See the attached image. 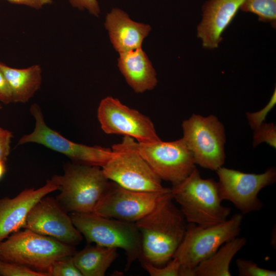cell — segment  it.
Returning a JSON list of instances; mask_svg holds the SVG:
<instances>
[{
  "label": "cell",
  "mask_w": 276,
  "mask_h": 276,
  "mask_svg": "<svg viewBox=\"0 0 276 276\" xmlns=\"http://www.w3.org/2000/svg\"><path fill=\"white\" fill-rule=\"evenodd\" d=\"M172 200L171 192L153 210L134 223L142 239V256L139 260L161 266L173 258L187 226L183 215Z\"/></svg>",
  "instance_id": "6da1fadb"
},
{
  "label": "cell",
  "mask_w": 276,
  "mask_h": 276,
  "mask_svg": "<svg viewBox=\"0 0 276 276\" xmlns=\"http://www.w3.org/2000/svg\"><path fill=\"white\" fill-rule=\"evenodd\" d=\"M171 192L189 223L209 227L225 221L231 213L230 208L221 204L217 182L202 178L196 168L183 180L173 186Z\"/></svg>",
  "instance_id": "7a4b0ae2"
},
{
  "label": "cell",
  "mask_w": 276,
  "mask_h": 276,
  "mask_svg": "<svg viewBox=\"0 0 276 276\" xmlns=\"http://www.w3.org/2000/svg\"><path fill=\"white\" fill-rule=\"evenodd\" d=\"M51 179L59 187L57 201L71 213H93L110 184L101 167L73 162L65 164L63 174Z\"/></svg>",
  "instance_id": "3957f363"
},
{
  "label": "cell",
  "mask_w": 276,
  "mask_h": 276,
  "mask_svg": "<svg viewBox=\"0 0 276 276\" xmlns=\"http://www.w3.org/2000/svg\"><path fill=\"white\" fill-rule=\"evenodd\" d=\"M76 252L74 246L28 229L15 232L0 242V260L48 274L55 261Z\"/></svg>",
  "instance_id": "277c9868"
},
{
  "label": "cell",
  "mask_w": 276,
  "mask_h": 276,
  "mask_svg": "<svg viewBox=\"0 0 276 276\" xmlns=\"http://www.w3.org/2000/svg\"><path fill=\"white\" fill-rule=\"evenodd\" d=\"M70 216L75 226L88 243L124 250L127 269L141 258V236L134 223L103 217L94 213H71Z\"/></svg>",
  "instance_id": "5b68a950"
},
{
  "label": "cell",
  "mask_w": 276,
  "mask_h": 276,
  "mask_svg": "<svg viewBox=\"0 0 276 276\" xmlns=\"http://www.w3.org/2000/svg\"><path fill=\"white\" fill-rule=\"evenodd\" d=\"M242 220V214L238 213L229 220L211 226L203 227L195 224L187 226L173 257L180 263L179 276H194V270L201 262L239 235Z\"/></svg>",
  "instance_id": "8992f818"
},
{
  "label": "cell",
  "mask_w": 276,
  "mask_h": 276,
  "mask_svg": "<svg viewBox=\"0 0 276 276\" xmlns=\"http://www.w3.org/2000/svg\"><path fill=\"white\" fill-rule=\"evenodd\" d=\"M134 139L124 136L121 143L112 146L113 155L101 168L108 180L133 191L161 192V179L141 156L133 145Z\"/></svg>",
  "instance_id": "52a82bcc"
},
{
  "label": "cell",
  "mask_w": 276,
  "mask_h": 276,
  "mask_svg": "<svg viewBox=\"0 0 276 276\" xmlns=\"http://www.w3.org/2000/svg\"><path fill=\"white\" fill-rule=\"evenodd\" d=\"M182 139L195 164L216 171L225 160L226 136L224 125L217 117L193 114L182 123Z\"/></svg>",
  "instance_id": "ba28073f"
},
{
  "label": "cell",
  "mask_w": 276,
  "mask_h": 276,
  "mask_svg": "<svg viewBox=\"0 0 276 276\" xmlns=\"http://www.w3.org/2000/svg\"><path fill=\"white\" fill-rule=\"evenodd\" d=\"M30 111L35 120L34 128L21 137L18 145L36 143L66 156L73 163L101 168L113 155L112 149L72 142L50 128L38 104H32Z\"/></svg>",
  "instance_id": "9c48e42d"
},
{
  "label": "cell",
  "mask_w": 276,
  "mask_h": 276,
  "mask_svg": "<svg viewBox=\"0 0 276 276\" xmlns=\"http://www.w3.org/2000/svg\"><path fill=\"white\" fill-rule=\"evenodd\" d=\"M135 149L161 179L177 185L196 168L193 155L181 137L178 140L152 143L134 140Z\"/></svg>",
  "instance_id": "30bf717a"
},
{
  "label": "cell",
  "mask_w": 276,
  "mask_h": 276,
  "mask_svg": "<svg viewBox=\"0 0 276 276\" xmlns=\"http://www.w3.org/2000/svg\"><path fill=\"white\" fill-rule=\"evenodd\" d=\"M216 171L222 200L231 201L242 214L261 210L263 204L258 198L259 192L276 180L274 167L261 174L246 173L222 167Z\"/></svg>",
  "instance_id": "8fae6325"
},
{
  "label": "cell",
  "mask_w": 276,
  "mask_h": 276,
  "mask_svg": "<svg viewBox=\"0 0 276 276\" xmlns=\"http://www.w3.org/2000/svg\"><path fill=\"white\" fill-rule=\"evenodd\" d=\"M97 118L106 134L123 135L140 143H152L160 140L151 119L138 110L108 96L100 102Z\"/></svg>",
  "instance_id": "7c38bea8"
},
{
  "label": "cell",
  "mask_w": 276,
  "mask_h": 276,
  "mask_svg": "<svg viewBox=\"0 0 276 276\" xmlns=\"http://www.w3.org/2000/svg\"><path fill=\"white\" fill-rule=\"evenodd\" d=\"M170 194L171 189L161 192H140L124 188L112 181L93 213L135 223Z\"/></svg>",
  "instance_id": "4fadbf2b"
},
{
  "label": "cell",
  "mask_w": 276,
  "mask_h": 276,
  "mask_svg": "<svg viewBox=\"0 0 276 276\" xmlns=\"http://www.w3.org/2000/svg\"><path fill=\"white\" fill-rule=\"evenodd\" d=\"M22 228L74 246L79 244L83 238L67 212L56 199L47 195L40 199L31 209Z\"/></svg>",
  "instance_id": "5bb4252c"
},
{
  "label": "cell",
  "mask_w": 276,
  "mask_h": 276,
  "mask_svg": "<svg viewBox=\"0 0 276 276\" xmlns=\"http://www.w3.org/2000/svg\"><path fill=\"white\" fill-rule=\"evenodd\" d=\"M58 189V186L50 179L40 188L25 189L13 198H1L0 242L22 228L33 206L40 199Z\"/></svg>",
  "instance_id": "9a60e30c"
},
{
  "label": "cell",
  "mask_w": 276,
  "mask_h": 276,
  "mask_svg": "<svg viewBox=\"0 0 276 276\" xmlns=\"http://www.w3.org/2000/svg\"><path fill=\"white\" fill-rule=\"evenodd\" d=\"M244 0H208L202 7V19L197 36L202 47L213 50L223 39L222 34L232 22Z\"/></svg>",
  "instance_id": "2e32d148"
},
{
  "label": "cell",
  "mask_w": 276,
  "mask_h": 276,
  "mask_svg": "<svg viewBox=\"0 0 276 276\" xmlns=\"http://www.w3.org/2000/svg\"><path fill=\"white\" fill-rule=\"evenodd\" d=\"M104 25L113 48L119 54L142 48L151 29L149 25L132 20L119 8H113L107 13Z\"/></svg>",
  "instance_id": "e0dca14e"
},
{
  "label": "cell",
  "mask_w": 276,
  "mask_h": 276,
  "mask_svg": "<svg viewBox=\"0 0 276 276\" xmlns=\"http://www.w3.org/2000/svg\"><path fill=\"white\" fill-rule=\"evenodd\" d=\"M119 54V68L135 93H143L156 86L155 70L142 48Z\"/></svg>",
  "instance_id": "ac0fdd59"
},
{
  "label": "cell",
  "mask_w": 276,
  "mask_h": 276,
  "mask_svg": "<svg viewBox=\"0 0 276 276\" xmlns=\"http://www.w3.org/2000/svg\"><path fill=\"white\" fill-rule=\"evenodd\" d=\"M0 68L10 88L13 103L28 102L39 89L42 83L40 65L17 68L0 61Z\"/></svg>",
  "instance_id": "d6986e66"
},
{
  "label": "cell",
  "mask_w": 276,
  "mask_h": 276,
  "mask_svg": "<svg viewBox=\"0 0 276 276\" xmlns=\"http://www.w3.org/2000/svg\"><path fill=\"white\" fill-rule=\"evenodd\" d=\"M118 256L117 249L87 246L73 256L82 276H104Z\"/></svg>",
  "instance_id": "ffe728a7"
},
{
  "label": "cell",
  "mask_w": 276,
  "mask_h": 276,
  "mask_svg": "<svg viewBox=\"0 0 276 276\" xmlns=\"http://www.w3.org/2000/svg\"><path fill=\"white\" fill-rule=\"evenodd\" d=\"M246 242L245 238L236 237L224 243L197 265L194 270V276H231V262Z\"/></svg>",
  "instance_id": "44dd1931"
},
{
  "label": "cell",
  "mask_w": 276,
  "mask_h": 276,
  "mask_svg": "<svg viewBox=\"0 0 276 276\" xmlns=\"http://www.w3.org/2000/svg\"><path fill=\"white\" fill-rule=\"evenodd\" d=\"M240 9L254 13L258 16L259 20L275 26L276 0H244Z\"/></svg>",
  "instance_id": "7402d4cb"
},
{
  "label": "cell",
  "mask_w": 276,
  "mask_h": 276,
  "mask_svg": "<svg viewBox=\"0 0 276 276\" xmlns=\"http://www.w3.org/2000/svg\"><path fill=\"white\" fill-rule=\"evenodd\" d=\"M73 256H64L55 261L49 270V275L82 276L75 265Z\"/></svg>",
  "instance_id": "603a6c76"
},
{
  "label": "cell",
  "mask_w": 276,
  "mask_h": 276,
  "mask_svg": "<svg viewBox=\"0 0 276 276\" xmlns=\"http://www.w3.org/2000/svg\"><path fill=\"white\" fill-rule=\"evenodd\" d=\"M144 269L151 276H179L180 263L173 258L166 266H157L145 260H140Z\"/></svg>",
  "instance_id": "cb8c5ba5"
},
{
  "label": "cell",
  "mask_w": 276,
  "mask_h": 276,
  "mask_svg": "<svg viewBox=\"0 0 276 276\" xmlns=\"http://www.w3.org/2000/svg\"><path fill=\"white\" fill-rule=\"evenodd\" d=\"M253 131L252 146L254 147L258 146L261 143H266L275 149L276 126L274 123L264 122Z\"/></svg>",
  "instance_id": "d4e9b609"
},
{
  "label": "cell",
  "mask_w": 276,
  "mask_h": 276,
  "mask_svg": "<svg viewBox=\"0 0 276 276\" xmlns=\"http://www.w3.org/2000/svg\"><path fill=\"white\" fill-rule=\"evenodd\" d=\"M1 276H49L44 272L34 270L26 266L0 260Z\"/></svg>",
  "instance_id": "484cf974"
},
{
  "label": "cell",
  "mask_w": 276,
  "mask_h": 276,
  "mask_svg": "<svg viewBox=\"0 0 276 276\" xmlns=\"http://www.w3.org/2000/svg\"><path fill=\"white\" fill-rule=\"evenodd\" d=\"M236 265L240 276H275L274 270L261 268L254 261L237 259Z\"/></svg>",
  "instance_id": "4316f807"
},
{
  "label": "cell",
  "mask_w": 276,
  "mask_h": 276,
  "mask_svg": "<svg viewBox=\"0 0 276 276\" xmlns=\"http://www.w3.org/2000/svg\"><path fill=\"white\" fill-rule=\"evenodd\" d=\"M276 104L275 88L267 105L260 110L255 112H246V116L249 125L252 130L258 128L265 122L268 113L274 107Z\"/></svg>",
  "instance_id": "83f0119b"
},
{
  "label": "cell",
  "mask_w": 276,
  "mask_h": 276,
  "mask_svg": "<svg viewBox=\"0 0 276 276\" xmlns=\"http://www.w3.org/2000/svg\"><path fill=\"white\" fill-rule=\"evenodd\" d=\"M12 133L0 127V160L6 162L11 150Z\"/></svg>",
  "instance_id": "f1b7e54d"
},
{
  "label": "cell",
  "mask_w": 276,
  "mask_h": 276,
  "mask_svg": "<svg viewBox=\"0 0 276 276\" xmlns=\"http://www.w3.org/2000/svg\"><path fill=\"white\" fill-rule=\"evenodd\" d=\"M70 4L80 10H86L89 13L98 16L100 9L97 0H68Z\"/></svg>",
  "instance_id": "f546056e"
},
{
  "label": "cell",
  "mask_w": 276,
  "mask_h": 276,
  "mask_svg": "<svg viewBox=\"0 0 276 276\" xmlns=\"http://www.w3.org/2000/svg\"><path fill=\"white\" fill-rule=\"evenodd\" d=\"M0 102L4 104L12 102V96L10 88L6 78L0 68Z\"/></svg>",
  "instance_id": "4dcf8cb0"
},
{
  "label": "cell",
  "mask_w": 276,
  "mask_h": 276,
  "mask_svg": "<svg viewBox=\"0 0 276 276\" xmlns=\"http://www.w3.org/2000/svg\"><path fill=\"white\" fill-rule=\"evenodd\" d=\"M9 3L27 6L34 9H39L43 6L51 4L53 0H6Z\"/></svg>",
  "instance_id": "1f68e13d"
},
{
  "label": "cell",
  "mask_w": 276,
  "mask_h": 276,
  "mask_svg": "<svg viewBox=\"0 0 276 276\" xmlns=\"http://www.w3.org/2000/svg\"><path fill=\"white\" fill-rule=\"evenodd\" d=\"M5 162L0 160V179L6 172Z\"/></svg>",
  "instance_id": "d6a6232c"
},
{
  "label": "cell",
  "mask_w": 276,
  "mask_h": 276,
  "mask_svg": "<svg viewBox=\"0 0 276 276\" xmlns=\"http://www.w3.org/2000/svg\"><path fill=\"white\" fill-rule=\"evenodd\" d=\"M2 108V107L1 106V105L0 104V109H1Z\"/></svg>",
  "instance_id": "836d02e7"
}]
</instances>
